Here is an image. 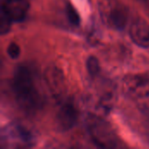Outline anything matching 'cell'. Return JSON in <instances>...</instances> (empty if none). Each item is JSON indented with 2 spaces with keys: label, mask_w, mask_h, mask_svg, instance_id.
Returning <instances> with one entry per match:
<instances>
[{
  "label": "cell",
  "mask_w": 149,
  "mask_h": 149,
  "mask_svg": "<svg viewBox=\"0 0 149 149\" xmlns=\"http://www.w3.org/2000/svg\"><path fill=\"white\" fill-rule=\"evenodd\" d=\"M11 89L16 102L28 113H35L45 104V94L38 73L29 65H19L11 79Z\"/></svg>",
  "instance_id": "obj_1"
},
{
  "label": "cell",
  "mask_w": 149,
  "mask_h": 149,
  "mask_svg": "<svg viewBox=\"0 0 149 149\" xmlns=\"http://www.w3.org/2000/svg\"><path fill=\"white\" fill-rule=\"evenodd\" d=\"M140 3H141L142 7L144 8L146 13L149 17V0H140Z\"/></svg>",
  "instance_id": "obj_14"
},
{
  "label": "cell",
  "mask_w": 149,
  "mask_h": 149,
  "mask_svg": "<svg viewBox=\"0 0 149 149\" xmlns=\"http://www.w3.org/2000/svg\"><path fill=\"white\" fill-rule=\"evenodd\" d=\"M123 91L142 112L149 113V73L130 74L125 77Z\"/></svg>",
  "instance_id": "obj_3"
},
{
  "label": "cell",
  "mask_w": 149,
  "mask_h": 149,
  "mask_svg": "<svg viewBox=\"0 0 149 149\" xmlns=\"http://www.w3.org/2000/svg\"><path fill=\"white\" fill-rule=\"evenodd\" d=\"M129 35L132 41L141 48H149V24L143 18H136L130 25Z\"/></svg>",
  "instance_id": "obj_9"
},
{
  "label": "cell",
  "mask_w": 149,
  "mask_h": 149,
  "mask_svg": "<svg viewBox=\"0 0 149 149\" xmlns=\"http://www.w3.org/2000/svg\"><path fill=\"white\" fill-rule=\"evenodd\" d=\"M11 24H12L11 20L3 11L0 10V32H1V35H4L7 32H9Z\"/></svg>",
  "instance_id": "obj_12"
},
{
  "label": "cell",
  "mask_w": 149,
  "mask_h": 149,
  "mask_svg": "<svg viewBox=\"0 0 149 149\" xmlns=\"http://www.w3.org/2000/svg\"><path fill=\"white\" fill-rule=\"evenodd\" d=\"M99 3L100 14L107 24L118 31L125 29L129 17L126 4L117 0H100Z\"/></svg>",
  "instance_id": "obj_5"
},
{
  "label": "cell",
  "mask_w": 149,
  "mask_h": 149,
  "mask_svg": "<svg viewBox=\"0 0 149 149\" xmlns=\"http://www.w3.org/2000/svg\"><path fill=\"white\" fill-rule=\"evenodd\" d=\"M6 52L11 59H17L20 56L21 49H20V46L17 43L11 42L8 45L6 49Z\"/></svg>",
  "instance_id": "obj_13"
},
{
  "label": "cell",
  "mask_w": 149,
  "mask_h": 149,
  "mask_svg": "<svg viewBox=\"0 0 149 149\" xmlns=\"http://www.w3.org/2000/svg\"><path fill=\"white\" fill-rule=\"evenodd\" d=\"M29 7L28 0H4L1 5V11H3L12 23H19L26 17Z\"/></svg>",
  "instance_id": "obj_8"
},
{
  "label": "cell",
  "mask_w": 149,
  "mask_h": 149,
  "mask_svg": "<svg viewBox=\"0 0 149 149\" xmlns=\"http://www.w3.org/2000/svg\"><path fill=\"white\" fill-rule=\"evenodd\" d=\"M34 134L18 123L6 125L1 130V145L5 148H24L35 145Z\"/></svg>",
  "instance_id": "obj_4"
},
{
  "label": "cell",
  "mask_w": 149,
  "mask_h": 149,
  "mask_svg": "<svg viewBox=\"0 0 149 149\" xmlns=\"http://www.w3.org/2000/svg\"><path fill=\"white\" fill-rule=\"evenodd\" d=\"M65 12H66V17L68 18V21L71 23V24H72L74 26L79 25V23H80L79 15L78 11L76 10V9L72 4H70V3L67 4Z\"/></svg>",
  "instance_id": "obj_11"
},
{
  "label": "cell",
  "mask_w": 149,
  "mask_h": 149,
  "mask_svg": "<svg viewBox=\"0 0 149 149\" xmlns=\"http://www.w3.org/2000/svg\"><path fill=\"white\" fill-rule=\"evenodd\" d=\"M86 69L91 77H96L100 71L99 59L94 56H90L86 60Z\"/></svg>",
  "instance_id": "obj_10"
},
{
  "label": "cell",
  "mask_w": 149,
  "mask_h": 149,
  "mask_svg": "<svg viewBox=\"0 0 149 149\" xmlns=\"http://www.w3.org/2000/svg\"><path fill=\"white\" fill-rule=\"evenodd\" d=\"M86 123L90 138L96 146L102 148H118L123 147L112 126L102 116L90 114Z\"/></svg>",
  "instance_id": "obj_2"
},
{
  "label": "cell",
  "mask_w": 149,
  "mask_h": 149,
  "mask_svg": "<svg viewBox=\"0 0 149 149\" xmlns=\"http://www.w3.org/2000/svg\"><path fill=\"white\" fill-rule=\"evenodd\" d=\"M45 85L51 95L58 102L65 99L66 85L64 74L56 66H48L44 73Z\"/></svg>",
  "instance_id": "obj_6"
},
{
  "label": "cell",
  "mask_w": 149,
  "mask_h": 149,
  "mask_svg": "<svg viewBox=\"0 0 149 149\" xmlns=\"http://www.w3.org/2000/svg\"><path fill=\"white\" fill-rule=\"evenodd\" d=\"M59 104L60 107L56 115V123L61 131H68L76 125L79 118V110L70 98L64 99Z\"/></svg>",
  "instance_id": "obj_7"
}]
</instances>
